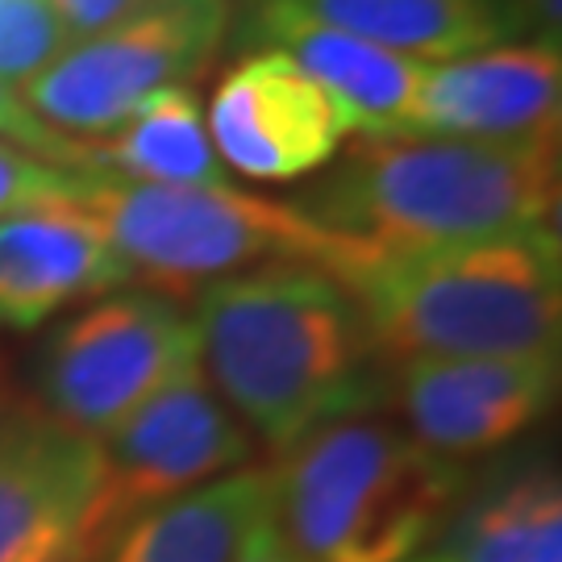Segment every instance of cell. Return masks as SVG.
I'll return each instance as SVG.
<instances>
[{"label": "cell", "instance_id": "9", "mask_svg": "<svg viewBox=\"0 0 562 562\" xmlns=\"http://www.w3.org/2000/svg\"><path fill=\"white\" fill-rule=\"evenodd\" d=\"M101 446L0 383V562H76Z\"/></svg>", "mask_w": 562, "mask_h": 562}, {"label": "cell", "instance_id": "6", "mask_svg": "<svg viewBox=\"0 0 562 562\" xmlns=\"http://www.w3.org/2000/svg\"><path fill=\"white\" fill-rule=\"evenodd\" d=\"M225 18V0H150L113 30L71 42L21 83V101L63 138L97 142L146 97L192 80L217 50Z\"/></svg>", "mask_w": 562, "mask_h": 562}, {"label": "cell", "instance_id": "10", "mask_svg": "<svg viewBox=\"0 0 562 562\" xmlns=\"http://www.w3.org/2000/svg\"><path fill=\"white\" fill-rule=\"evenodd\" d=\"M559 355L533 359H408L387 367V396L413 438L467 462L521 438L554 404Z\"/></svg>", "mask_w": 562, "mask_h": 562}, {"label": "cell", "instance_id": "14", "mask_svg": "<svg viewBox=\"0 0 562 562\" xmlns=\"http://www.w3.org/2000/svg\"><path fill=\"white\" fill-rule=\"evenodd\" d=\"M259 34L276 42V50H283L304 76L322 83L346 130L362 138H396L413 130L425 63L329 30L283 0H262Z\"/></svg>", "mask_w": 562, "mask_h": 562}, {"label": "cell", "instance_id": "23", "mask_svg": "<svg viewBox=\"0 0 562 562\" xmlns=\"http://www.w3.org/2000/svg\"><path fill=\"white\" fill-rule=\"evenodd\" d=\"M229 562H301L292 554V546L283 542L280 525H276V504L246 529V538H241V546L234 550Z\"/></svg>", "mask_w": 562, "mask_h": 562}, {"label": "cell", "instance_id": "11", "mask_svg": "<svg viewBox=\"0 0 562 562\" xmlns=\"http://www.w3.org/2000/svg\"><path fill=\"white\" fill-rule=\"evenodd\" d=\"M209 138L222 167L255 180H292L338 155L346 125L322 83L283 50L241 59L213 92Z\"/></svg>", "mask_w": 562, "mask_h": 562}, {"label": "cell", "instance_id": "4", "mask_svg": "<svg viewBox=\"0 0 562 562\" xmlns=\"http://www.w3.org/2000/svg\"><path fill=\"white\" fill-rule=\"evenodd\" d=\"M467 492V467L383 422H334L283 450L271 504L301 562H413Z\"/></svg>", "mask_w": 562, "mask_h": 562}, {"label": "cell", "instance_id": "15", "mask_svg": "<svg viewBox=\"0 0 562 562\" xmlns=\"http://www.w3.org/2000/svg\"><path fill=\"white\" fill-rule=\"evenodd\" d=\"M413 562H562V487L550 467L501 471L450 508Z\"/></svg>", "mask_w": 562, "mask_h": 562}, {"label": "cell", "instance_id": "20", "mask_svg": "<svg viewBox=\"0 0 562 562\" xmlns=\"http://www.w3.org/2000/svg\"><path fill=\"white\" fill-rule=\"evenodd\" d=\"M97 176L83 171H63L42 162L38 155L21 150L13 142H0V217H13L25 209H42V204L83 201L88 183Z\"/></svg>", "mask_w": 562, "mask_h": 562}, {"label": "cell", "instance_id": "7", "mask_svg": "<svg viewBox=\"0 0 562 562\" xmlns=\"http://www.w3.org/2000/svg\"><path fill=\"white\" fill-rule=\"evenodd\" d=\"M97 446L101 487L83 521L76 562L97 559L142 513L180 501L250 459V434L209 383L201 359L150 392Z\"/></svg>", "mask_w": 562, "mask_h": 562}, {"label": "cell", "instance_id": "19", "mask_svg": "<svg viewBox=\"0 0 562 562\" xmlns=\"http://www.w3.org/2000/svg\"><path fill=\"white\" fill-rule=\"evenodd\" d=\"M71 34L50 0H0V80H34L71 46Z\"/></svg>", "mask_w": 562, "mask_h": 562}, {"label": "cell", "instance_id": "17", "mask_svg": "<svg viewBox=\"0 0 562 562\" xmlns=\"http://www.w3.org/2000/svg\"><path fill=\"white\" fill-rule=\"evenodd\" d=\"M271 508V471H229L130 521L88 562H229Z\"/></svg>", "mask_w": 562, "mask_h": 562}, {"label": "cell", "instance_id": "16", "mask_svg": "<svg viewBox=\"0 0 562 562\" xmlns=\"http://www.w3.org/2000/svg\"><path fill=\"white\" fill-rule=\"evenodd\" d=\"M304 18L417 63H446L513 34L504 0H283Z\"/></svg>", "mask_w": 562, "mask_h": 562}, {"label": "cell", "instance_id": "21", "mask_svg": "<svg viewBox=\"0 0 562 562\" xmlns=\"http://www.w3.org/2000/svg\"><path fill=\"white\" fill-rule=\"evenodd\" d=\"M0 142H13V146L30 150V155H38V159L50 162V167L92 176V171H88V142L55 134L46 121H38L34 113H30V104L21 101L18 88L4 80H0Z\"/></svg>", "mask_w": 562, "mask_h": 562}, {"label": "cell", "instance_id": "3", "mask_svg": "<svg viewBox=\"0 0 562 562\" xmlns=\"http://www.w3.org/2000/svg\"><path fill=\"white\" fill-rule=\"evenodd\" d=\"M559 142L367 138L304 213L367 246L496 238L554 222Z\"/></svg>", "mask_w": 562, "mask_h": 562}, {"label": "cell", "instance_id": "1", "mask_svg": "<svg viewBox=\"0 0 562 562\" xmlns=\"http://www.w3.org/2000/svg\"><path fill=\"white\" fill-rule=\"evenodd\" d=\"M192 322L209 383L280 454L387 396L359 304L317 267L267 262L209 283Z\"/></svg>", "mask_w": 562, "mask_h": 562}, {"label": "cell", "instance_id": "13", "mask_svg": "<svg viewBox=\"0 0 562 562\" xmlns=\"http://www.w3.org/2000/svg\"><path fill=\"white\" fill-rule=\"evenodd\" d=\"M130 283L97 213L80 201L0 217V325L34 329L83 296Z\"/></svg>", "mask_w": 562, "mask_h": 562}, {"label": "cell", "instance_id": "2", "mask_svg": "<svg viewBox=\"0 0 562 562\" xmlns=\"http://www.w3.org/2000/svg\"><path fill=\"white\" fill-rule=\"evenodd\" d=\"M334 280L355 296L387 367L559 355L562 250L554 225L434 246H362Z\"/></svg>", "mask_w": 562, "mask_h": 562}, {"label": "cell", "instance_id": "18", "mask_svg": "<svg viewBox=\"0 0 562 562\" xmlns=\"http://www.w3.org/2000/svg\"><path fill=\"white\" fill-rule=\"evenodd\" d=\"M88 171L130 183L225 188V167L188 83L146 97L113 134L88 142Z\"/></svg>", "mask_w": 562, "mask_h": 562}, {"label": "cell", "instance_id": "8", "mask_svg": "<svg viewBox=\"0 0 562 562\" xmlns=\"http://www.w3.org/2000/svg\"><path fill=\"white\" fill-rule=\"evenodd\" d=\"M196 359V322L183 317L176 301L155 292L104 296L50 338L38 362V404L76 434L101 442Z\"/></svg>", "mask_w": 562, "mask_h": 562}, {"label": "cell", "instance_id": "22", "mask_svg": "<svg viewBox=\"0 0 562 562\" xmlns=\"http://www.w3.org/2000/svg\"><path fill=\"white\" fill-rule=\"evenodd\" d=\"M50 4H55V13L63 18L71 38H92V34L113 30L130 13H138L150 0H50Z\"/></svg>", "mask_w": 562, "mask_h": 562}, {"label": "cell", "instance_id": "5", "mask_svg": "<svg viewBox=\"0 0 562 562\" xmlns=\"http://www.w3.org/2000/svg\"><path fill=\"white\" fill-rule=\"evenodd\" d=\"M117 246L125 276L155 296H201L209 283L255 262H304L338 276L367 241L334 234L301 204L262 201L238 188H167L97 176L83 192Z\"/></svg>", "mask_w": 562, "mask_h": 562}, {"label": "cell", "instance_id": "12", "mask_svg": "<svg viewBox=\"0 0 562 562\" xmlns=\"http://www.w3.org/2000/svg\"><path fill=\"white\" fill-rule=\"evenodd\" d=\"M559 46H487L425 67L408 134L480 142H559Z\"/></svg>", "mask_w": 562, "mask_h": 562}, {"label": "cell", "instance_id": "24", "mask_svg": "<svg viewBox=\"0 0 562 562\" xmlns=\"http://www.w3.org/2000/svg\"><path fill=\"white\" fill-rule=\"evenodd\" d=\"M513 13H517V25H529V34H533L538 46H559V0H521Z\"/></svg>", "mask_w": 562, "mask_h": 562}]
</instances>
